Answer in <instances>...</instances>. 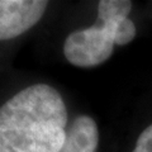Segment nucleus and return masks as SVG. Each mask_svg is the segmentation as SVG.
<instances>
[{
  "instance_id": "nucleus-4",
  "label": "nucleus",
  "mask_w": 152,
  "mask_h": 152,
  "mask_svg": "<svg viewBox=\"0 0 152 152\" xmlns=\"http://www.w3.org/2000/svg\"><path fill=\"white\" fill-rule=\"evenodd\" d=\"M99 143L98 126L91 117L80 115L69 127L61 152H96Z\"/></svg>"
},
{
  "instance_id": "nucleus-5",
  "label": "nucleus",
  "mask_w": 152,
  "mask_h": 152,
  "mask_svg": "<svg viewBox=\"0 0 152 152\" xmlns=\"http://www.w3.org/2000/svg\"><path fill=\"white\" fill-rule=\"evenodd\" d=\"M132 152H152V124L146 127L140 134Z\"/></svg>"
},
{
  "instance_id": "nucleus-3",
  "label": "nucleus",
  "mask_w": 152,
  "mask_h": 152,
  "mask_svg": "<svg viewBox=\"0 0 152 152\" xmlns=\"http://www.w3.org/2000/svg\"><path fill=\"white\" fill-rule=\"evenodd\" d=\"M47 5L45 0H1L0 39H13L31 29L39 22Z\"/></svg>"
},
{
  "instance_id": "nucleus-1",
  "label": "nucleus",
  "mask_w": 152,
  "mask_h": 152,
  "mask_svg": "<svg viewBox=\"0 0 152 152\" xmlns=\"http://www.w3.org/2000/svg\"><path fill=\"white\" fill-rule=\"evenodd\" d=\"M66 126L60 93L47 84L27 86L0 109V152H61Z\"/></svg>"
},
{
  "instance_id": "nucleus-2",
  "label": "nucleus",
  "mask_w": 152,
  "mask_h": 152,
  "mask_svg": "<svg viewBox=\"0 0 152 152\" xmlns=\"http://www.w3.org/2000/svg\"><path fill=\"white\" fill-rule=\"evenodd\" d=\"M129 0H100L98 22L85 29L70 33L64 43V55L77 67L99 66L112 56L114 46H124L136 37V26L129 18Z\"/></svg>"
}]
</instances>
